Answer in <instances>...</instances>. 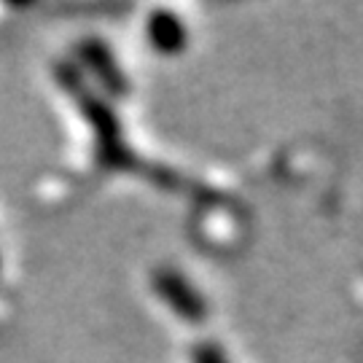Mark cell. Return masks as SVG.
Wrapping results in <instances>:
<instances>
[{
	"label": "cell",
	"instance_id": "cell-1",
	"mask_svg": "<svg viewBox=\"0 0 363 363\" xmlns=\"http://www.w3.org/2000/svg\"><path fill=\"white\" fill-rule=\"evenodd\" d=\"M159 291L164 294V298H167L169 304L181 312V315H191V318H194L196 312L202 315V304L196 301L194 294L186 288V283H183L181 277H172V274L159 277Z\"/></svg>",
	"mask_w": 363,
	"mask_h": 363
},
{
	"label": "cell",
	"instance_id": "cell-2",
	"mask_svg": "<svg viewBox=\"0 0 363 363\" xmlns=\"http://www.w3.org/2000/svg\"><path fill=\"white\" fill-rule=\"evenodd\" d=\"M151 38H154V46H159V49L175 52V49L183 46V30L172 16L156 13L154 19H151Z\"/></svg>",
	"mask_w": 363,
	"mask_h": 363
},
{
	"label": "cell",
	"instance_id": "cell-3",
	"mask_svg": "<svg viewBox=\"0 0 363 363\" xmlns=\"http://www.w3.org/2000/svg\"><path fill=\"white\" fill-rule=\"evenodd\" d=\"M194 361L196 363H226L223 361V355L218 350H213V347H199L194 352Z\"/></svg>",
	"mask_w": 363,
	"mask_h": 363
}]
</instances>
